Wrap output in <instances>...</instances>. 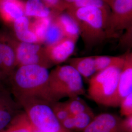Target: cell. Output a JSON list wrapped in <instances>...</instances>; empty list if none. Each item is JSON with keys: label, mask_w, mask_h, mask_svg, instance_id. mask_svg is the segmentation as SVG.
Returning a JSON list of instances; mask_svg holds the SVG:
<instances>
[{"label": "cell", "mask_w": 132, "mask_h": 132, "mask_svg": "<svg viewBox=\"0 0 132 132\" xmlns=\"http://www.w3.org/2000/svg\"><path fill=\"white\" fill-rule=\"evenodd\" d=\"M49 73L47 69L38 65L17 67L7 81L14 98L37 97L55 102L48 87Z\"/></svg>", "instance_id": "6da1fadb"}, {"label": "cell", "mask_w": 132, "mask_h": 132, "mask_svg": "<svg viewBox=\"0 0 132 132\" xmlns=\"http://www.w3.org/2000/svg\"><path fill=\"white\" fill-rule=\"evenodd\" d=\"M75 19L87 50L108 38L107 30L110 9L96 7H69L65 10Z\"/></svg>", "instance_id": "7a4b0ae2"}, {"label": "cell", "mask_w": 132, "mask_h": 132, "mask_svg": "<svg viewBox=\"0 0 132 132\" xmlns=\"http://www.w3.org/2000/svg\"><path fill=\"white\" fill-rule=\"evenodd\" d=\"M48 87L55 102L86 94L82 76L70 65L58 66L50 72Z\"/></svg>", "instance_id": "3957f363"}, {"label": "cell", "mask_w": 132, "mask_h": 132, "mask_svg": "<svg viewBox=\"0 0 132 132\" xmlns=\"http://www.w3.org/2000/svg\"><path fill=\"white\" fill-rule=\"evenodd\" d=\"M34 129L41 132H70L62 127L50 102L37 97L16 100Z\"/></svg>", "instance_id": "277c9868"}, {"label": "cell", "mask_w": 132, "mask_h": 132, "mask_svg": "<svg viewBox=\"0 0 132 132\" xmlns=\"http://www.w3.org/2000/svg\"><path fill=\"white\" fill-rule=\"evenodd\" d=\"M122 68L110 67L93 76L88 80L87 93L90 99L99 105L116 107L118 79Z\"/></svg>", "instance_id": "5b68a950"}, {"label": "cell", "mask_w": 132, "mask_h": 132, "mask_svg": "<svg viewBox=\"0 0 132 132\" xmlns=\"http://www.w3.org/2000/svg\"><path fill=\"white\" fill-rule=\"evenodd\" d=\"M110 8L108 38H117L124 30L132 32V0H113Z\"/></svg>", "instance_id": "8992f818"}, {"label": "cell", "mask_w": 132, "mask_h": 132, "mask_svg": "<svg viewBox=\"0 0 132 132\" xmlns=\"http://www.w3.org/2000/svg\"><path fill=\"white\" fill-rule=\"evenodd\" d=\"M14 48L17 67L38 65L48 69L53 66L46 55L44 46L38 43L20 42L9 37Z\"/></svg>", "instance_id": "52a82bcc"}, {"label": "cell", "mask_w": 132, "mask_h": 132, "mask_svg": "<svg viewBox=\"0 0 132 132\" xmlns=\"http://www.w3.org/2000/svg\"><path fill=\"white\" fill-rule=\"evenodd\" d=\"M5 86L0 87V132L7 127L21 111V107Z\"/></svg>", "instance_id": "ba28073f"}, {"label": "cell", "mask_w": 132, "mask_h": 132, "mask_svg": "<svg viewBox=\"0 0 132 132\" xmlns=\"http://www.w3.org/2000/svg\"><path fill=\"white\" fill-rule=\"evenodd\" d=\"M76 42L64 37L52 45L44 46L48 59L53 66L66 61L75 52Z\"/></svg>", "instance_id": "9c48e42d"}, {"label": "cell", "mask_w": 132, "mask_h": 132, "mask_svg": "<svg viewBox=\"0 0 132 132\" xmlns=\"http://www.w3.org/2000/svg\"><path fill=\"white\" fill-rule=\"evenodd\" d=\"M122 119L113 113H101L95 116L81 132H126L123 128Z\"/></svg>", "instance_id": "30bf717a"}, {"label": "cell", "mask_w": 132, "mask_h": 132, "mask_svg": "<svg viewBox=\"0 0 132 132\" xmlns=\"http://www.w3.org/2000/svg\"><path fill=\"white\" fill-rule=\"evenodd\" d=\"M17 68L14 48L7 36H0V72L6 82Z\"/></svg>", "instance_id": "8fae6325"}, {"label": "cell", "mask_w": 132, "mask_h": 132, "mask_svg": "<svg viewBox=\"0 0 132 132\" xmlns=\"http://www.w3.org/2000/svg\"><path fill=\"white\" fill-rule=\"evenodd\" d=\"M124 62L118 79L116 107L121 101L132 93V53L128 51L124 54Z\"/></svg>", "instance_id": "7c38bea8"}, {"label": "cell", "mask_w": 132, "mask_h": 132, "mask_svg": "<svg viewBox=\"0 0 132 132\" xmlns=\"http://www.w3.org/2000/svg\"><path fill=\"white\" fill-rule=\"evenodd\" d=\"M53 18L62 29L65 37L76 42L80 36L79 28L75 19L66 11L55 14Z\"/></svg>", "instance_id": "4fadbf2b"}, {"label": "cell", "mask_w": 132, "mask_h": 132, "mask_svg": "<svg viewBox=\"0 0 132 132\" xmlns=\"http://www.w3.org/2000/svg\"><path fill=\"white\" fill-rule=\"evenodd\" d=\"M24 16V4L21 1H0V16L5 23H13Z\"/></svg>", "instance_id": "5bb4252c"}, {"label": "cell", "mask_w": 132, "mask_h": 132, "mask_svg": "<svg viewBox=\"0 0 132 132\" xmlns=\"http://www.w3.org/2000/svg\"><path fill=\"white\" fill-rule=\"evenodd\" d=\"M94 117L93 111L84 112L75 116H70L61 124L63 127L69 132H81L89 125Z\"/></svg>", "instance_id": "9a60e30c"}, {"label": "cell", "mask_w": 132, "mask_h": 132, "mask_svg": "<svg viewBox=\"0 0 132 132\" xmlns=\"http://www.w3.org/2000/svg\"><path fill=\"white\" fill-rule=\"evenodd\" d=\"M15 39L20 42L38 43V39L30 28L28 17L24 16L15 20L13 23Z\"/></svg>", "instance_id": "2e32d148"}, {"label": "cell", "mask_w": 132, "mask_h": 132, "mask_svg": "<svg viewBox=\"0 0 132 132\" xmlns=\"http://www.w3.org/2000/svg\"><path fill=\"white\" fill-rule=\"evenodd\" d=\"M69 64L77 71L82 78L89 80L97 73L94 56L76 57L70 59Z\"/></svg>", "instance_id": "e0dca14e"}, {"label": "cell", "mask_w": 132, "mask_h": 132, "mask_svg": "<svg viewBox=\"0 0 132 132\" xmlns=\"http://www.w3.org/2000/svg\"><path fill=\"white\" fill-rule=\"evenodd\" d=\"M26 16L35 18H46L53 15L52 10L42 0H28L24 4Z\"/></svg>", "instance_id": "ac0fdd59"}, {"label": "cell", "mask_w": 132, "mask_h": 132, "mask_svg": "<svg viewBox=\"0 0 132 132\" xmlns=\"http://www.w3.org/2000/svg\"><path fill=\"white\" fill-rule=\"evenodd\" d=\"M34 130L26 113L21 111L7 127L0 132H33Z\"/></svg>", "instance_id": "d6986e66"}, {"label": "cell", "mask_w": 132, "mask_h": 132, "mask_svg": "<svg viewBox=\"0 0 132 132\" xmlns=\"http://www.w3.org/2000/svg\"><path fill=\"white\" fill-rule=\"evenodd\" d=\"M94 58L97 72L113 67L122 68L125 59L124 54L118 56L96 55Z\"/></svg>", "instance_id": "ffe728a7"}, {"label": "cell", "mask_w": 132, "mask_h": 132, "mask_svg": "<svg viewBox=\"0 0 132 132\" xmlns=\"http://www.w3.org/2000/svg\"><path fill=\"white\" fill-rule=\"evenodd\" d=\"M53 16L46 17L35 18L32 23H30V28L38 39V42L42 45L47 28L52 23Z\"/></svg>", "instance_id": "44dd1931"}, {"label": "cell", "mask_w": 132, "mask_h": 132, "mask_svg": "<svg viewBox=\"0 0 132 132\" xmlns=\"http://www.w3.org/2000/svg\"><path fill=\"white\" fill-rule=\"evenodd\" d=\"M70 113L72 116L87 112L93 111L89 106L79 96L69 98L65 102Z\"/></svg>", "instance_id": "7402d4cb"}, {"label": "cell", "mask_w": 132, "mask_h": 132, "mask_svg": "<svg viewBox=\"0 0 132 132\" xmlns=\"http://www.w3.org/2000/svg\"><path fill=\"white\" fill-rule=\"evenodd\" d=\"M65 37L62 29L53 18L46 33L43 45L45 46L52 45Z\"/></svg>", "instance_id": "603a6c76"}, {"label": "cell", "mask_w": 132, "mask_h": 132, "mask_svg": "<svg viewBox=\"0 0 132 132\" xmlns=\"http://www.w3.org/2000/svg\"><path fill=\"white\" fill-rule=\"evenodd\" d=\"M51 106L56 118L60 123L71 115L65 102L57 101L52 103Z\"/></svg>", "instance_id": "cb8c5ba5"}, {"label": "cell", "mask_w": 132, "mask_h": 132, "mask_svg": "<svg viewBox=\"0 0 132 132\" xmlns=\"http://www.w3.org/2000/svg\"><path fill=\"white\" fill-rule=\"evenodd\" d=\"M84 7H96L101 9H110L108 5L103 0H81L73 4L70 5L69 7L80 8Z\"/></svg>", "instance_id": "d4e9b609"}, {"label": "cell", "mask_w": 132, "mask_h": 132, "mask_svg": "<svg viewBox=\"0 0 132 132\" xmlns=\"http://www.w3.org/2000/svg\"><path fill=\"white\" fill-rule=\"evenodd\" d=\"M119 106L121 116H132V93L121 101Z\"/></svg>", "instance_id": "484cf974"}, {"label": "cell", "mask_w": 132, "mask_h": 132, "mask_svg": "<svg viewBox=\"0 0 132 132\" xmlns=\"http://www.w3.org/2000/svg\"><path fill=\"white\" fill-rule=\"evenodd\" d=\"M51 9L55 12V14L65 11L68 7L63 0H42Z\"/></svg>", "instance_id": "4316f807"}, {"label": "cell", "mask_w": 132, "mask_h": 132, "mask_svg": "<svg viewBox=\"0 0 132 132\" xmlns=\"http://www.w3.org/2000/svg\"><path fill=\"white\" fill-rule=\"evenodd\" d=\"M123 128L126 132H132V116L122 119Z\"/></svg>", "instance_id": "83f0119b"}, {"label": "cell", "mask_w": 132, "mask_h": 132, "mask_svg": "<svg viewBox=\"0 0 132 132\" xmlns=\"http://www.w3.org/2000/svg\"><path fill=\"white\" fill-rule=\"evenodd\" d=\"M63 1L66 3V4H67L69 6L70 5L73 4L77 2H78L81 0H63ZM103 1H104V2L108 5L109 7L110 6V5L112 3V1H113V0H103Z\"/></svg>", "instance_id": "f1b7e54d"}, {"label": "cell", "mask_w": 132, "mask_h": 132, "mask_svg": "<svg viewBox=\"0 0 132 132\" xmlns=\"http://www.w3.org/2000/svg\"><path fill=\"white\" fill-rule=\"evenodd\" d=\"M5 80L4 77H3V75H2V73L0 72V87H2L3 86H5L4 84L5 82Z\"/></svg>", "instance_id": "f546056e"}, {"label": "cell", "mask_w": 132, "mask_h": 132, "mask_svg": "<svg viewBox=\"0 0 132 132\" xmlns=\"http://www.w3.org/2000/svg\"><path fill=\"white\" fill-rule=\"evenodd\" d=\"M33 132H40V131H38L37 130H36V129H34V131Z\"/></svg>", "instance_id": "4dcf8cb0"}, {"label": "cell", "mask_w": 132, "mask_h": 132, "mask_svg": "<svg viewBox=\"0 0 132 132\" xmlns=\"http://www.w3.org/2000/svg\"><path fill=\"white\" fill-rule=\"evenodd\" d=\"M0 1H9V0H0Z\"/></svg>", "instance_id": "1f68e13d"}]
</instances>
